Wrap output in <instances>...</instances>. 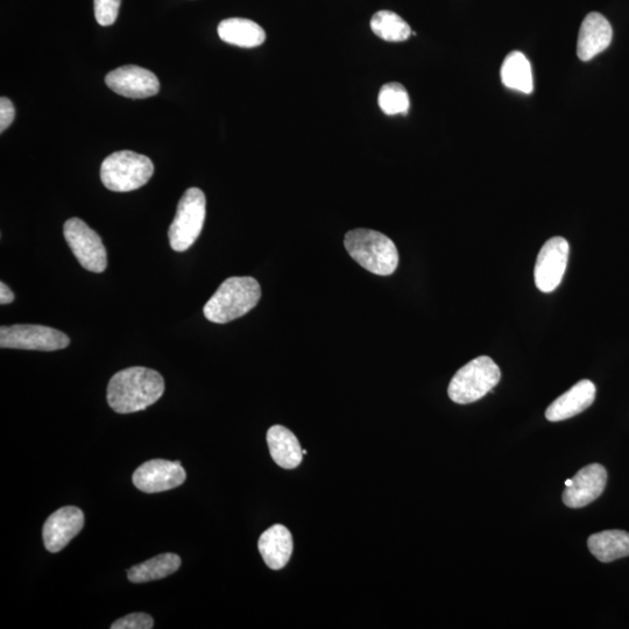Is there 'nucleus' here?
<instances>
[{
  "label": "nucleus",
  "instance_id": "obj_1",
  "mask_svg": "<svg viewBox=\"0 0 629 629\" xmlns=\"http://www.w3.org/2000/svg\"><path fill=\"white\" fill-rule=\"evenodd\" d=\"M165 393V380L157 371L146 367H129L119 371L108 385L109 406L118 414L145 411Z\"/></svg>",
  "mask_w": 629,
  "mask_h": 629
},
{
  "label": "nucleus",
  "instance_id": "obj_2",
  "mask_svg": "<svg viewBox=\"0 0 629 629\" xmlns=\"http://www.w3.org/2000/svg\"><path fill=\"white\" fill-rule=\"evenodd\" d=\"M261 298L259 282L251 277L226 279L203 308L212 323L225 324L243 317L258 305Z\"/></svg>",
  "mask_w": 629,
  "mask_h": 629
},
{
  "label": "nucleus",
  "instance_id": "obj_3",
  "mask_svg": "<svg viewBox=\"0 0 629 629\" xmlns=\"http://www.w3.org/2000/svg\"><path fill=\"white\" fill-rule=\"evenodd\" d=\"M344 246L351 258L366 271L380 277H388L397 271V246L384 233L369 229L352 230L346 233Z\"/></svg>",
  "mask_w": 629,
  "mask_h": 629
},
{
  "label": "nucleus",
  "instance_id": "obj_4",
  "mask_svg": "<svg viewBox=\"0 0 629 629\" xmlns=\"http://www.w3.org/2000/svg\"><path fill=\"white\" fill-rule=\"evenodd\" d=\"M153 174L152 160L132 151L112 153L101 167L103 185L116 193H129L144 187Z\"/></svg>",
  "mask_w": 629,
  "mask_h": 629
},
{
  "label": "nucleus",
  "instance_id": "obj_5",
  "mask_svg": "<svg viewBox=\"0 0 629 629\" xmlns=\"http://www.w3.org/2000/svg\"><path fill=\"white\" fill-rule=\"evenodd\" d=\"M499 366L490 357L471 360L459 370L449 385V398L458 405H468L485 397L500 381Z\"/></svg>",
  "mask_w": 629,
  "mask_h": 629
},
{
  "label": "nucleus",
  "instance_id": "obj_6",
  "mask_svg": "<svg viewBox=\"0 0 629 629\" xmlns=\"http://www.w3.org/2000/svg\"><path fill=\"white\" fill-rule=\"evenodd\" d=\"M206 215V195L199 188L188 189L181 197L168 231L169 244L174 251L185 252L194 245L201 235Z\"/></svg>",
  "mask_w": 629,
  "mask_h": 629
},
{
  "label": "nucleus",
  "instance_id": "obj_7",
  "mask_svg": "<svg viewBox=\"0 0 629 629\" xmlns=\"http://www.w3.org/2000/svg\"><path fill=\"white\" fill-rule=\"evenodd\" d=\"M70 250L77 261L89 272L102 273L108 266V254L98 233L80 218H70L63 225Z\"/></svg>",
  "mask_w": 629,
  "mask_h": 629
},
{
  "label": "nucleus",
  "instance_id": "obj_8",
  "mask_svg": "<svg viewBox=\"0 0 629 629\" xmlns=\"http://www.w3.org/2000/svg\"><path fill=\"white\" fill-rule=\"evenodd\" d=\"M70 339L62 331L45 325L16 324L0 328V348L33 351L66 349Z\"/></svg>",
  "mask_w": 629,
  "mask_h": 629
},
{
  "label": "nucleus",
  "instance_id": "obj_9",
  "mask_svg": "<svg viewBox=\"0 0 629 629\" xmlns=\"http://www.w3.org/2000/svg\"><path fill=\"white\" fill-rule=\"evenodd\" d=\"M569 259V243L562 237L547 240L537 256L534 277L543 293L554 292L561 285Z\"/></svg>",
  "mask_w": 629,
  "mask_h": 629
},
{
  "label": "nucleus",
  "instance_id": "obj_10",
  "mask_svg": "<svg viewBox=\"0 0 629 629\" xmlns=\"http://www.w3.org/2000/svg\"><path fill=\"white\" fill-rule=\"evenodd\" d=\"M186 471L180 462L153 459L139 466L133 473V484L145 493H160L176 489L186 480Z\"/></svg>",
  "mask_w": 629,
  "mask_h": 629
},
{
  "label": "nucleus",
  "instance_id": "obj_11",
  "mask_svg": "<svg viewBox=\"0 0 629 629\" xmlns=\"http://www.w3.org/2000/svg\"><path fill=\"white\" fill-rule=\"evenodd\" d=\"M105 83L113 93L133 100L155 96L160 90L158 77L150 70L138 66H124L112 70L106 75Z\"/></svg>",
  "mask_w": 629,
  "mask_h": 629
},
{
  "label": "nucleus",
  "instance_id": "obj_12",
  "mask_svg": "<svg viewBox=\"0 0 629 629\" xmlns=\"http://www.w3.org/2000/svg\"><path fill=\"white\" fill-rule=\"evenodd\" d=\"M84 514L75 506L62 507L45 522L42 537L49 553H59L69 542L81 533Z\"/></svg>",
  "mask_w": 629,
  "mask_h": 629
},
{
  "label": "nucleus",
  "instance_id": "obj_13",
  "mask_svg": "<svg viewBox=\"0 0 629 629\" xmlns=\"http://www.w3.org/2000/svg\"><path fill=\"white\" fill-rule=\"evenodd\" d=\"M571 480V485L565 487L563 492V503L570 508H582L602 496L607 472L603 465L590 464L578 471Z\"/></svg>",
  "mask_w": 629,
  "mask_h": 629
},
{
  "label": "nucleus",
  "instance_id": "obj_14",
  "mask_svg": "<svg viewBox=\"0 0 629 629\" xmlns=\"http://www.w3.org/2000/svg\"><path fill=\"white\" fill-rule=\"evenodd\" d=\"M612 26L603 14L591 12L583 20L577 41V55L582 61H590L611 45Z\"/></svg>",
  "mask_w": 629,
  "mask_h": 629
},
{
  "label": "nucleus",
  "instance_id": "obj_15",
  "mask_svg": "<svg viewBox=\"0 0 629 629\" xmlns=\"http://www.w3.org/2000/svg\"><path fill=\"white\" fill-rule=\"evenodd\" d=\"M595 399V384L590 380H581L547 408L546 418L551 422L574 418V416L586 411Z\"/></svg>",
  "mask_w": 629,
  "mask_h": 629
},
{
  "label": "nucleus",
  "instance_id": "obj_16",
  "mask_svg": "<svg viewBox=\"0 0 629 629\" xmlns=\"http://www.w3.org/2000/svg\"><path fill=\"white\" fill-rule=\"evenodd\" d=\"M258 548L268 568L284 569L293 554V536L285 526L274 525L261 534Z\"/></svg>",
  "mask_w": 629,
  "mask_h": 629
},
{
  "label": "nucleus",
  "instance_id": "obj_17",
  "mask_svg": "<svg viewBox=\"0 0 629 629\" xmlns=\"http://www.w3.org/2000/svg\"><path fill=\"white\" fill-rule=\"evenodd\" d=\"M267 443L273 461L280 468L293 470L303 459L301 444L291 430L284 426H273L267 431Z\"/></svg>",
  "mask_w": 629,
  "mask_h": 629
},
{
  "label": "nucleus",
  "instance_id": "obj_18",
  "mask_svg": "<svg viewBox=\"0 0 629 629\" xmlns=\"http://www.w3.org/2000/svg\"><path fill=\"white\" fill-rule=\"evenodd\" d=\"M218 35L226 44L254 48L264 44L266 33L264 28L249 19L231 18L218 25Z\"/></svg>",
  "mask_w": 629,
  "mask_h": 629
},
{
  "label": "nucleus",
  "instance_id": "obj_19",
  "mask_svg": "<svg viewBox=\"0 0 629 629\" xmlns=\"http://www.w3.org/2000/svg\"><path fill=\"white\" fill-rule=\"evenodd\" d=\"M591 554L603 563L629 556V533L624 530H605L589 537Z\"/></svg>",
  "mask_w": 629,
  "mask_h": 629
},
{
  "label": "nucleus",
  "instance_id": "obj_20",
  "mask_svg": "<svg viewBox=\"0 0 629 629\" xmlns=\"http://www.w3.org/2000/svg\"><path fill=\"white\" fill-rule=\"evenodd\" d=\"M501 82L508 89L532 94L534 89L532 66L524 53L514 51L506 56L500 70Z\"/></svg>",
  "mask_w": 629,
  "mask_h": 629
},
{
  "label": "nucleus",
  "instance_id": "obj_21",
  "mask_svg": "<svg viewBox=\"0 0 629 629\" xmlns=\"http://www.w3.org/2000/svg\"><path fill=\"white\" fill-rule=\"evenodd\" d=\"M180 556L172 553L162 554L144 563L132 567L127 576L130 582L140 584L166 578L175 574L181 567Z\"/></svg>",
  "mask_w": 629,
  "mask_h": 629
},
{
  "label": "nucleus",
  "instance_id": "obj_22",
  "mask_svg": "<svg viewBox=\"0 0 629 629\" xmlns=\"http://www.w3.org/2000/svg\"><path fill=\"white\" fill-rule=\"evenodd\" d=\"M371 28L377 37L388 42L406 41L413 33L406 21L392 11H379L374 14Z\"/></svg>",
  "mask_w": 629,
  "mask_h": 629
},
{
  "label": "nucleus",
  "instance_id": "obj_23",
  "mask_svg": "<svg viewBox=\"0 0 629 629\" xmlns=\"http://www.w3.org/2000/svg\"><path fill=\"white\" fill-rule=\"evenodd\" d=\"M378 104L387 116L407 115L411 101L407 90L402 84L387 83L380 89Z\"/></svg>",
  "mask_w": 629,
  "mask_h": 629
},
{
  "label": "nucleus",
  "instance_id": "obj_24",
  "mask_svg": "<svg viewBox=\"0 0 629 629\" xmlns=\"http://www.w3.org/2000/svg\"><path fill=\"white\" fill-rule=\"evenodd\" d=\"M95 17L101 26H111L116 23L122 0H94Z\"/></svg>",
  "mask_w": 629,
  "mask_h": 629
},
{
  "label": "nucleus",
  "instance_id": "obj_25",
  "mask_svg": "<svg viewBox=\"0 0 629 629\" xmlns=\"http://www.w3.org/2000/svg\"><path fill=\"white\" fill-rule=\"evenodd\" d=\"M154 627V620L150 614L131 613L116 621L111 629H151Z\"/></svg>",
  "mask_w": 629,
  "mask_h": 629
},
{
  "label": "nucleus",
  "instance_id": "obj_26",
  "mask_svg": "<svg viewBox=\"0 0 629 629\" xmlns=\"http://www.w3.org/2000/svg\"><path fill=\"white\" fill-rule=\"evenodd\" d=\"M14 117H16V109H14L13 103L9 98L2 97V100H0V132L3 133L9 129Z\"/></svg>",
  "mask_w": 629,
  "mask_h": 629
},
{
  "label": "nucleus",
  "instance_id": "obj_27",
  "mask_svg": "<svg viewBox=\"0 0 629 629\" xmlns=\"http://www.w3.org/2000/svg\"><path fill=\"white\" fill-rule=\"evenodd\" d=\"M13 301L14 294L11 292V289L2 282V284H0V305H10Z\"/></svg>",
  "mask_w": 629,
  "mask_h": 629
},
{
  "label": "nucleus",
  "instance_id": "obj_28",
  "mask_svg": "<svg viewBox=\"0 0 629 629\" xmlns=\"http://www.w3.org/2000/svg\"><path fill=\"white\" fill-rule=\"evenodd\" d=\"M571 483H572V480H571V479H568V480H567V482H565V486H570V485H571Z\"/></svg>",
  "mask_w": 629,
  "mask_h": 629
},
{
  "label": "nucleus",
  "instance_id": "obj_29",
  "mask_svg": "<svg viewBox=\"0 0 629 629\" xmlns=\"http://www.w3.org/2000/svg\"><path fill=\"white\" fill-rule=\"evenodd\" d=\"M302 454H303V456H305V455L308 454V451L306 449H302Z\"/></svg>",
  "mask_w": 629,
  "mask_h": 629
}]
</instances>
